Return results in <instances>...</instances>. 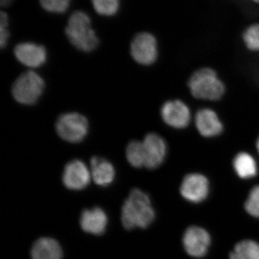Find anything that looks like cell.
Instances as JSON below:
<instances>
[{"label": "cell", "instance_id": "obj_1", "mask_svg": "<svg viewBox=\"0 0 259 259\" xmlns=\"http://www.w3.org/2000/svg\"><path fill=\"white\" fill-rule=\"evenodd\" d=\"M156 217L151 199L147 194L134 189L124 202L121 212V221L126 230L136 228H147Z\"/></svg>", "mask_w": 259, "mask_h": 259}, {"label": "cell", "instance_id": "obj_2", "mask_svg": "<svg viewBox=\"0 0 259 259\" xmlns=\"http://www.w3.org/2000/svg\"><path fill=\"white\" fill-rule=\"evenodd\" d=\"M69 42L78 50L91 52L99 44V39L92 28L91 19L83 11H75L68 20L65 29Z\"/></svg>", "mask_w": 259, "mask_h": 259}, {"label": "cell", "instance_id": "obj_3", "mask_svg": "<svg viewBox=\"0 0 259 259\" xmlns=\"http://www.w3.org/2000/svg\"><path fill=\"white\" fill-rule=\"evenodd\" d=\"M188 88L192 96L199 100L218 101L226 93V86L214 69L202 68L191 76Z\"/></svg>", "mask_w": 259, "mask_h": 259}, {"label": "cell", "instance_id": "obj_4", "mask_svg": "<svg viewBox=\"0 0 259 259\" xmlns=\"http://www.w3.org/2000/svg\"><path fill=\"white\" fill-rule=\"evenodd\" d=\"M45 89L41 76L34 71H28L20 75L13 83L12 93L15 100L22 105L36 103Z\"/></svg>", "mask_w": 259, "mask_h": 259}, {"label": "cell", "instance_id": "obj_5", "mask_svg": "<svg viewBox=\"0 0 259 259\" xmlns=\"http://www.w3.org/2000/svg\"><path fill=\"white\" fill-rule=\"evenodd\" d=\"M56 129L61 139L71 144H77L81 142L88 134V120L81 114L69 112L58 118Z\"/></svg>", "mask_w": 259, "mask_h": 259}, {"label": "cell", "instance_id": "obj_6", "mask_svg": "<svg viewBox=\"0 0 259 259\" xmlns=\"http://www.w3.org/2000/svg\"><path fill=\"white\" fill-rule=\"evenodd\" d=\"M131 54L138 64L144 66L154 64L158 55V42L156 37L148 32L136 34L131 41Z\"/></svg>", "mask_w": 259, "mask_h": 259}, {"label": "cell", "instance_id": "obj_7", "mask_svg": "<svg viewBox=\"0 0 259 259\" xmlns=\"http://www.w3.org/2000/svg\"><path fill=\"white\" fill-rule=\"evenodd\" d=\"M162 120L175 129H185L189 125L192 115L188 105L180 100H168L161 108Z\"/></svg>", "mask_w": 259, "mask_h": 259}, {"label": "cell", "instance_id": "obj_8", "mask_svg": "<svg viewBox=\"0 0 259 259\" xmlns=\"http://www.w3.org/2000/svg\"><path fill=\"white\" fill-rule=\"evenodd\" d=\"M145 168L155 169L161 166L167 156L166 141L156 133L146 135L143 141Z\"/></svg>", "mask_w": 259, "mask_h": 259}, {"label": "cell", "instance_id": "obj_9", "mask_svg": "<svg viewBox=\"0 0 259 259\" xmlns=\"http://www.w3.org/2000/svg\"><path fill=\"white\" fill-rule=\"evenodd\" d=\"M209 184L207 177L199 173L189 174L184 178L180 193L187 201L194 203L202 202L209 194Z\"/></svg>", "mask_w": 259, "mask_h": 259}, {"label": "cell", "instance_id": "obj_10", "mask_svg": "<svg viewBox=\"0 0 259 259\" xmlns=\"http://www.w3.org/2000/svg\"><path fill=\"white\" fill-rule=\"evenodd\" d=\"M182 242L189 255L194 258H201L207 253L211 238L203 228L192 226L186 230Z\"/></svg>", "mask_w": 259, "mask_h": 259}, {"label": "cell", "instance_id": "obj_11", "mask_svg": "<svg viewBox=\"0 0 259 259\" xmlns=\"http://www.w3.org/2000/svg\"><path fill=\"white\" fill-rule=\"evenodd\" d=\"M90 170L82 161L73 160L65 166L63 174V183L71 190H82L90 182Z\"/></svg>", "mask_w": 259, "mask_h": 259}, {"label": "cell", "instance_id": "obj_12", "mask_svg": "<svg viewBox=\"0 0 259 259\" xmlns=\"http://www.w3.org/2000/svg\"><path fill=\"white\" fill-rule=\"evenodd\" d=\"M195 126L201 136L207 139L219 136L224 131V125L217 112L210 108H202L195 115Z\"/></svg>", "mask_w": 259, "mask_h": 259}, {"label": "cell", "instance_id": "obj_13", "mask_svg": "<svg viewBox=\"0 0 259 259\" xmlns=\"http://www.w3.org/2000/svg\"><path fill=\"white\" fill-rule=\"evenodd\" d=\"M14 54L19 62L30 68H38L47 60V51L41 45L31 42L19 44L15 48Z\"/></svg>", "mask_w": 259, "mask_h": 259}, {"label": "cell", "instance_id": "obj_14", "mask_svg": "<svg viewBox=\"0 0 259 259\" xmlns=\"http://www.w3.org/2000/svg\"><path fill=\"white\" fill-rule=\"evenodd\" d=\"M108 218L106 213L100 207L85 209L81 213L80 226L86 233L100 236L106 231Z\"/></svg>", "mask_w": 259, "mask_h": 259}, {"label": "cell", "instance_id": "obj_15", "mask_svg": "<svg viewBox=\"0 0 259 259\" xmlns=\"http://www.w3.org/2000/svg\"><path fill=\"white\" fill-rule=\"evenodd\" d=\"M92 177L95 183L101 187L111 185L115 180V170L110 161L102 157L94 156L91 161Z\"/></svg>", "mask_w": 259, "mask_h": 259}, {"label": "cell", "instance_id": "obj_16", "mask_svg": "<svg viewBox=\"0 0 259 259\" xmlns=\"http://www.w3.org/2000/svg\"><path fill=\"white\" fill-rule=\"evenodd\" d=\"M32 259H62L63 250L59 242L51 238H41L32 247Z\"/></svg>", "mask_w": 259, "mask_h": 259}, {"label": "cell", "instance_id": "obj_17", "mask_svg": "<svg viewBox=\"0 0 259 259\" xmlns=\"http://www.w3.org/2000/svg\"><path fill=\"white\" fill-rule=\"evenodd\" d=\"M233 166L236 175L243 180L253 178L258 174V165L255 158L250 153L244 151L236 155L233 161Z\"/></svg>", "mask_w": 259, "mask_h": 259}, {"label": "cell", "instance_id": "obj_18", "mask_svg": "<svg viewBox=\"0 0 259 259\" xmlns=\"http://www.w3.org/2000/svg\"><path fill=\"white\" fill-rule=\"evenodd\" d=\"M230 259H259V243L251 240L239 242L230 253Z\"/></svg>", "mask_w": 259, "mask_h": 259}, {"label": "cell", "instance_id": "obj_19", "mask_svg": "<svg viewBox=\"0 0 259 259\" xmlns=\"http://www.w3.org/2000/svg\"><path fill=\"white\" fill-rule=\"evenodd\" d=\"M126 158L131 166L135 168L144 167V152L143 143L139 141H132L126 148Z\"/></svg>", "mask_w": 259, "mask_h": 259}, {"label": "cell", "instance_id": "obj_20", "mask_svg": "<svg viewBox=\"0 0 259 259\" xmlns=\"http://www.w3.org/2000/svg\"><path fill=\"white\" fill-rule=\"evenodd\" d=\"M242 40L248 50L259 53V23L248 25L242 33Z\"/></svg>", "mask_w": 259, "mask_h": 259}, {"label": "cell", "instance_id": "obj_21", "mask_svg": "<svg viewBox=\"0 0 259 259\" xmlns=\"http://www.w3.org/2000/svg\"><path fill=\"white\" fill-rule=\"evenodd\" d=\"M95 12L102 16H114L118 13L120 0H91Z\"/></svg>", "mask_w": 259, "mask_h": 259}, {"label": "cell", "instance_id": "obj_22", "mask_svg": "<svg viewBox=\"0 0 259 259\" xmlns=\"http://www.w3.org/2000/svg\"><path fill=\"white\" fill-rule=\"evenodd\" d=\"M40 6L46 11L56 14H62L69 9L71 0H39Z\"/></svg>", "mask_w": 259, "mask_h": 259}, {"label": "cell", "instance_id": "obj_23", "mask_svg": "<svg viewBox=\"0 0 259 259\" xmlns=\"http://www.w3.org/2000/svg\"><path fill=\"white\" fill-rule=\"evenodd\" d=\"M245 209L253 217L259 218V186H255L250 190L245 202Z\"/></svg>", "mask_w": 259, "mask_h": 259}, {"label": "cell", "instance_id": "obj_24", "mask_svg": "<svg viewBox=\"0 0 259 259\" xmlns=\"http://www.w3.org/2000/svg\"><path fill=\"white\" fill-rule=\"evenodd\" d=\"M8 25H9L8 15L5 12L2 11L0 13V46L2 49L6 47L9 38Z\"/></svg>", "mask_w": 259, "mask_h": 259}, {"label": "cell", "instance_id": "obj_25", "mask_svg": "<svg viewBox=\"0 0 259 259\" xmlns=\"http://www.w3.org/2000/svg\"><path fill=\"white\" fill-rule=\"evenodd\" d=\"M13 2V0H0V5L3 8H7V7L10 6Z\"/></svg>", "mask_w": 259, "mask_h": 259}, {"label": "cell", "instance_id": "obj_26", "mask_svg": "<svg viewBox=\"0 0 259 259\" xmlns=\"http://www.w3.org/2000/svg\"><path fill=\"white\" fill-rule=\"evenodd\" d=\"M248 1L255 5H259V0H248Z\"/></svg>", "mask_w": 259, "mask_h": 259}, {"label": "cell", "instance_id": "obj_27", "mask_svg": "<svg viewBox=\"0 0 259 259\" xmlns=\"http://www.w3.org/2000/svg\"><path fill=\"white\" fill-rule=\"evenodd\" d=\"M256 148H257V151H258V153H259V136H258V139H257V141H256Z\"/></svg>", "mask_w": 259, "mask_h": 259}]
</instances>
